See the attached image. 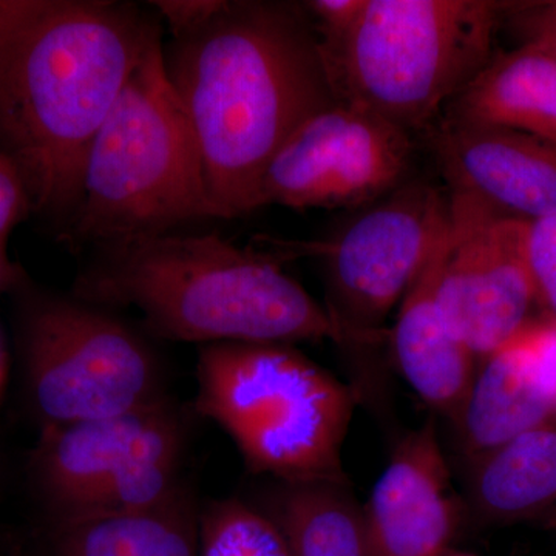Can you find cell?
Segmentation results:
<instances>
[{"mask_svg":"<svg viewBox=\"0 0 556 556\" xmlns=\"http://www.w3.org/2000/svg\"><path fill=\"white\" fill-rule=\"evenodd\" d=\"M530 324L479 362L477 375L453 419L468 466L535 428L556 424L533 369Z\"/></svg>","mask_w":556,"mask_h":556,"instance_id":"cell-15","label":"cell"},{"mask_svg":"<svg viewBox=\"0 0 556 556\" xmlns=\"http://www.w3.org/2000/svg\"><path fill=\"white\" fill-rule=\"evenodd\" d=\"M21 285V273L7 255L5 243L0 241V292L16 289Z\"/></svg>","mask_w":556,"mask_h":556,"instance_id":"cell-26","label":"cell"},{"mask_svg":"<svg viewBox=\"0 0 556 556\" xmlns=\"http://www.w3.org/2000/svg\"><path fill=\"white\" fill-rule=\"evenodd\" d=\"M164 64L219 218L258 208L278 150L338 101L305 7L223 0L211 20L164 47Z\"/></svg>","mask_w":556,"mask_h":556,"instance_id":"cell-2","label":"cell"},{"mask_svg":"<svg viewBox=\"0 0 556 556\" xmlns=\"http://www.w3.org/2000/svg\"><path fill=\"white\" fill-rule=\"evenodd\" d=\"M31 211L30 199L20 172L0 153V241Z\"/></svg>","mask_w":556,"mask_h":556,"instance_id":"cell-24","label":"cell"},{"mask_svg":"<svg viewBox=\"0 0 556 556\" xmlns=\"http://www.w3.org/2000/svg\"><path fill=\"white\" fill-rule=\"evenodd\" d=\"M514 20L525 43L540 47L556 58V0L554 2L510 3L506 20Z\"/></svg>","mask_w":556,"mask_h":556,"instance_id":"cell-22","label":"cell"},{"mask_svg":"<svg viewBox=\"0 0 556 556\" xmlns=\"http://www.w3.org/2000/svg\"><path fill=\"white\" fill-rule=\"evenodd\" d=\"M192 416L174 396L121 415L42 428L28 459L42 525L123 517L189 489Z\"/></svg>","mask_w":556,"mask_h":556,"instance_id":"cell-8","label":"cell"},{"mask_svg":"<svg viewBox=\"0 0 556 556\" xmlns=\"http://www.w3.org/2000/svg\"><path fill=\"white\" fill-rule=\"evenodd\" d=\"M431 146L450 190L471 193L507 217L556 214V144L522 131L444 118Z\"/></svg>","mask_w":556,"mask_h":556,"instance_id":"cell-13","label":"cell"},{"mask_svg":"<svg viewBox=\"0 0 556 556\" xmlns=\"http://www.w3.org/2000/svg\"><path fill=\"white\" fill-rule=\"evenodd\" d=\"M251 503L276 525L291 556H372L350 484L269 479Z\"/></svg>","mask_w":556,"mask_h":556,"instance_id":"cell-19","label":"cell"},{"mask_svg":"<svg viewBox=\"0 0 556 556\" xmlns=\"http://www.w3.org/2000/svg\"><path fill=\"white\" fill-rule=\"evenodd\" d=\"M466 506L479 525H543L556 510V424L527 431L471 464Z\"/></svg>","mask_w":556,"mask_h":556,"instance_id":"cell-17","label":"cell"},{"mask_svg":"<svg viewBox=\"0 0 556 556\" xmlns=\"http://www.w3.org/2000/svg\"><path fill=\"white\" fill-rule=\"evenodd\" d=\"M362 508L372 556L450 551L467 506L453 489L437 420H426L399 442Z\"/></svg>","mask_w":556,"mask_h":556,"instance_id":"cell-12","label":"cell"},{"mask_svg":"<svg viewBox=\"0 0 556 556\" xmlns=\"http://www.w3.org/2000/svg\"><path fill=\"white\" fill-rule=\"evenodd\" d=\"M72 294L138 309L152 334L175 342L345 343L325 305L276 262L215 233L101 244Z\"/></svg>","mask_w":556,"mask_h":556,"instance_id":"cell-3","label":"cell"},{"mask_svg":"<svg viewBox=\"0 0 556 556\" xmlns=\"http://www.w3.org/2000/svg\"><path fill=\"white\" fill-rule=\"evenodd\" d=\"M444 118L522 131L556 144V58L532 43L493 53L450 102Z\"/></svg>","mask_w":556,"mask_h":556,"instance_id":"cell-16","label":"cell"},{"mask_svg":"<svg viewBox=\"0 0 556 556\" xmlns=\"http://www.w3.org/2000/svg\"><path fill=\"white\" fill-rule=\"evenodd\" d=\"M448 251L439 302L450 328L478 362L532 324L535 288L527 262L529 222L450 190Z\"/></svg>","mask_w":556,"mask_h":556,"instance_id":"cell-11","label":"cell"},{"mask_svg":"<svg viewBox=\"0 0 556 556\" xmlns=\"http://www.w3.org/2000/svg\"><path fill=\"white\" fill-rule=\"evenodd\" d=\"M152 5H155L164 21L169 24L175 38L195 30L211 20L222 9L223 0H160Z\"/></svg>","mask_w":556,"mask_h":556,"instance_id":"cell-25","label":"cell"},{"mask_svg":"<svg viewBox=\"0 0 556 556\" xmlns=\"http://www.w3.org/2000/svg\"><path fill=\"white\" fill-rule=\"evenodd\" d=\"M447 251L448 208L426 263L397 306L391 345L399 371L417 396L453 420L473 382L479 362L452 331L439 302Z\"/></svg>","mask_w":556,"mask_h":556,"instance_id":"cell-14","label":"cell"},{"mask_svg":"<svg viewBox=\"0 0 556 556\" xmlns=\"http://www.w3.org/2000/svg\"><path fill=\"white\" fill-rule=\"evenodd\" d=\"M529 331L536 380L556 415V321L533 320Z\"/></svg>","mask_w":556,"mask_h":556,"instance_id":"cell-23","label":"cell"},{"mask_svg":"<svg viewBox=\"0 0 556 556\" xmlns=\"http://www.w3.org/2000/svg\"><path fill=\"white\" fill-rule=\"evenodd\" d=\"M527 262L536 305L556 321V214L527 226Z\"/></svg>","mask_w":556,"mask_h":556,"instance_id":"cell-21","label":"cell"},{"mask_svg":"<svg viewBox=\"0 0 556 556\" xmlns=\"http://www.w3.org/2000/svg\"><path fill=\"white\" fill-rule=\"evenodd\" d=\"M438 556H478V555H471V554H463V552H444V554L438 555Z\"/></svg>","mask_w":556,"mask_h":556,"instance_id":"cell-28","label":"cell"},{"mask_svg":"<svg viewBox=\"0 0 556 556\" xmlns=\"http://www.w3.org/2000/svg\"><path fill=\"white\" fill-rule=\"evenodd\" d=\"M543 526L555 527L556 529V510L554 514L548 515V517L544 519Z\"/></svg>","mask_w":556,"mask_h":556,"instance_id":"cell-27","label":"cell"},{"mask_svg":"<svg viewBox=\"0 0 556 556\" xmlns=\"http://www.w3.org/2000/svg\"><path fill=\"white\" fill-rule=\"evenodd\" d=\"M508 9L493 0H365L350 30L317 39L336 100L412 135L431 130L493 56Z\"/></svg>","mask_w":556,"mask_h":556,"instance_id":"cell-6","label":"cell"},{"mask_svg":"<svg viewBox=\"0 0 556 556\" xmlns=\"http://www.w3.org/2000/svg\"><path fill=\"white\" fill-rule=\"evenodd\" d=\"M200 556H291L276 525L241 497L200 506Z\"/></svg>","mask_w":556,"mask_h":556,"instance_id":"cell-20","label":"cell"},{"mask_svg":"<svg viewBox=\"0 0 556 556\" xmlns=\"http://www.w3.org/2000/svg\"><path fill=\"white\" fill-rule=\"evenodd\" d=\"M354 408L351 388L289 343L200 348L192 412L217 424L257 477L350 484L342 453Z\"/></svg>","mask_w":556,"mask_h":556,"instance_id":"cell-4","label":"cell"},{"mask_svg":"<svg viewBox=\"0 0 556 556\" xmlns=\"http://www.w3.org/2000/svg\"><path fill=\"white\" fill-rule=\"evenodd\" d=\"M447 219V197L422 179L369 204L332 239L306 244L324 263L329 316L345 343H375Z\"/></svg>","mask_w":556,"mask_h":556,"instance_id":"cell-9","label":"cell"},{"mask_svg":"<svg viewBox=\"0 0 556 556\" xmlns=\"http://www.w3.org/2000/svg\"><path fill=\"white\" fill-rule=\"evenodd\" d=\"M413 161L409 131L336 101L314 113L278 150L263 177L260 207L364 208L412 179Z\"/></svg>","mask_w":556,"mask_h":556,"instance_id":"cell-10","label":"cell"},{"mask_svg":"<svg viewBox=\"0 0 556 556\" xmlns=\"http://www.w3.org/2000/svg\"><path fill=\"white\" fill-rule=\"evenodd\" d=\"M20 292L22 393L39 430L121 415L172 396L159 350L115 311L75 294Z\"/></svg>","mask_w":556,"mask_h":556,"instance_id":"cell-7","label":"cell"},{"mask_svg":"<svg viewBox=\"0 0 556 556\" xmlns=\"http://www.w3.org/2000/svg\"><path fill=\"white\" fill-rule=\"evenodd\" d=\"M159 21L113 0H0V153L31 211L72 222L87 153Z\"/></svg>","mask_w":556,"mask_h":556,"instance_id":"cell-1","label":"cell"},{"mask_svg":"<svg viewBox=\"0 0 556 556\" xmlns=\"http://www.w3.org/2000/svg\"><path fill=\"white\" fill-rule=\"evenodd\" d=\"M200 506L189 486L142 514L42 525L33 556H200Z\"/></svg>","mask_w":556,"mask_h":556,"instance_id":"cell-18","label":"cell"},{"mask_svg":"<svg viewBox=\"0 0 556 556\" xmlns=\"http://www.w3.org/2000/svg\"><path fill=\"white\" fill-rule=\"evenodd\" d=\"M211 218L219 215L160 36L91 142L70 233L108 244Z\"/></svg>","mask_w":556,"mask_h":556,"instance_id":"cell-5","label":"cell"}]
</instances>
